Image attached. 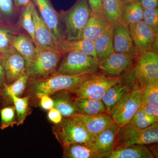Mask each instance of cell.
<instances>
[{
  "label": "cell",
  "instance_id": "obj_48",
  "mask_svg": "<svg viewBox=\"0 0 158 158\" xmlns=\"http://www.w3.org/2000/svg\"><path fill=\"white\" fill-rule=\"evenodd\" d=\"M149 158H156V157H155L153 156V157H150Z\"/></svg>",
  "mask_w": 158,
  "mask_h": 158
},
{
  "label": "cell",
  "instance_id": "obj_10",
  "mask_svg": "<svg viewBox=\"0 0 158 158\" xmlns=\"http://www.w3.org/2000/svg\"><path fill=\"white\" fill-rule=\"evenodd\" d=\"M158 142V122H157L146 128L126 133L117 138L114 149L125 145L146 146L157 144Z\"/></svg>",
  "mask_w": 158,
  "mask_h": 158
},
{
  "label": "cell",
  "instance_id": "obj_32",
  "mask_svg": "<svg viewBox=\"0 0 158 158\" xmlns=\"http://www.w3.org/2000/svg\"><path fill=\"white\" fill-rule=\"evenodd\" d=\"M17 34L13 27L5 23L0 24V55L4 56L13 48L12 41Z\"/></svg>",
  "mask_w": 158,
  "mask_h": 158
},
{
  "label": "cell",
  "instance_id": "obj_43",
  "mask_svg": "<svg viewBox=\"0 0 158 158\" xmlns=\"http://www.w3.org/2000/svg\"><path fill=\"white\" fill-rule=\"evenodd\" d=\"M7 84L6 73L3 65V57L0 55V90Z\"/></svg>",
  "mask_w": 158,
  "mask_h": 158
},
{
  "label": "cell",
  "instance_id": "obj_31",
  "mask_svg": "<svg viewBox=\"0 0 158 158\" xmlns=\"http://www.w3.org/2000/svg\"><path fill=\"white\" fill-rule=\"evenodd\" d=\"M31 96L19 97L14 95H9L6 98L11 100L14 104L17 118V126L22 125L27 116L29 115V100Z\"/></svg>",
  "mask_w": 158,
  "mask_h": 158
},
{
  "label": "cell",
  "instance_id": "obj_13",
  "mask_svg": "<svg viewBox=\"0 0 158 158\" xmlns=\"http://www.w3.org/2000/svg\"><path fill=\"white\" fill-rule=\"evenodd\" d=\"M134 56L114 52L99 62L98 69L108 76L119 77L131 65Z\"/></svg>",
  "mask_w": 158,
  "mask_h": 158
},
{
  "label": "cell",
  "instance_id": "obj_8",
  "mask_svg": "<svg viewBox=\"0 0 158 158\" xmlns=\"http://www.w3.org/2000/svg\"><path fill=\"white\" fill-rule=\"evenodd\" d=\"M135 71L140 88L158 82V53L150 51L140 56Z\"/></svg>",
  "mask_w": 158,
  "mask_h": 158
},
{
  "label": "cell",
  "instance_id": "obj_38",
  "mask_svg": "<svg viewBox=\"0 0 158 158\" xmlns=\"http://www.w3.org/2000/svg\"><path fill=\"white\" fill-rule=\"evenodd\" d=\"M92 14L95 17L105 19L103 14L102 0H88Z\"/></svg>",
  "mask_w": 158,
  "mask_h": 158
},
{
  "label": "cell",
  "instance_id": "obj_23",
  "mask_svg": "<svg viewBox=\"0 0 158 158\" xmlns=\"http://www.w3.org/2000/svg\"><path fill=\"white\" fill-rule=\"evenodd\" d=\"M158 122V117L148 116L139 109L126 124L119 128L116 139L126 133L143 129Z\"/></svg>",
  "mask_w": 158,
  "mask_h": 158
},
{
  "label": "cell",
  "instance_id": "obj_33",
  "mask_svg": "<svg viewBox=\"0 0 158 158\" xmlns=\"http://www.w3.org/2000/svg\"><path fill=\"white\" fill-rule=\"evenodd\" d=\"M29 79L27 75L24 73L11 84H6L1 92L6 98L11 95L20 97L24 92Z\"/></svg>",
  "mask_w": 158,
  "mask_h": 158
},
{
  "label": "cell",
  "instance_id": "obj_12",
  "mask_svg": "<svg viewBox=\"0 0 158 158\" xmlns=\"http://www.w3.org/2000/svg\"><path fill=\"white\" fill-rule=\"evenodd\" d=\"M33 17L37 48L40 49H53L59 51V43L40 17L35 7Z\"/></svg>",
  "mask_w": 158,
  "mask_h": 158
},
{
  "label": "cell",
  "instance_id": "obj_20",
  "mask_svg": "<svg viewBox=\"0 0 158 158\" xmlns=\"http://www.w3.org/2000/svg\"><path fill=\"white\" fill-rule=\"evenodd\" d=\"M113 24L108 23L102 34L94 40V49L98 62L114 52L113 44Z\"/></svg>",
  "mask_w": 158,
  "mask_h": 158
},
{
  "label": "cell",
  "instance_id": "obj_39",
  "mask_svg": "<svg viewBox=\"0 0 158 158\" xmlns=\"http://www.w3.org/2000/svg\"><path fill=\"white\" fill-rule=\"evenodd\" d=\"M38 98L40 99V106L43 110L49 111L54 108L53 100L50 95H43Z\"/></svg>",
  "mask_w": 158,
  "mask_h": 158
},
{
  "label": "cell",
  "instance_id": "obj_42",
  "mask_svg": "<svg viewBox=\"0 0 158 158\" xmlns=\"http://www.w3.org/2000/svg\"><path fill=\"white\" fill-rule=\"evenodd\" d=\"M139 2L144 9H155L158 7V0H139Z\"/></svg>",
  "mask_w": 158,
  "mask_h": 158
},
{
  "label": "cell",
  "instance_id": "obj_44",
  "mask_svg": "<svg viewBox=\"0 0 158 158\" xmlns=\"http://www.w3.org/2000/svg\"><path fill=\"white\" fill-rule=\"evenodd\" d=\"M14 2L15 6L20 11L32 2L31 0H14Z\"/></svg>",
  "mask_w": 158,
  "mask_h": 158
},
{
  "label": "cell",
  "instance_id": "obj_27",
  "mask_svg": "<svg viewBox=\"0 0 158 158\" xmlns=\"http://www.w3.org/2000/svg\"><path fill=\"white\" fill-rule=\"evenodd\" d=\"M108 24L105 19H101L92 15L83 29L80 39L94 41L102 34Z\"/></svg>",
  "mask_w": 158,
  "mask_h": 158
},
{
  "label": "cell",
  "instance_id": "obj_11",
  "mask_svg": "<svg viewBox=\"0 0 158 158\" xmlns=\"http://www.w3.org/2000/svg\"><path fill=\"white\" fill-rule=\"evenodd\" d=\"M130 34L135 45L136 54L139 56L152 51L153 46L157 39L158 34L143 21L129 26Z\"/></svg>",
  "mask_w": 158,
  "mask_h": 158
},
{
  "label": "cell",
  "instance_id": "obj_45",
  "mask_svg": "<svg viewBox=\"0 0 158 158\" xmlns=\"http://www.w3.org/2000/svg\"><path fill=\"white\" fill-rule=\"evenodd\" d=\"M121 1L123 5H127L131 3L135 2H136L139 1V0H121Z\"/></svg>",
  "mask_w": 158,
  "mask_h": 158
},
{
  "label": "cell",
  "instance_id": "obj_19",
  "mask_svg": "<svg viewBox=\"0 0 158 158\" xmlns=\"http://www.w3.org/2000/svg\"><path fill=\"white\" fill-rule=\"evenodd\" d=\"M153 156L149 148L145 145H125L116 148L100 158H149Z\"/></svg>",
  "mask_w": 158,
  "mask_h": 158
},
{
  "label": "cell",
  "instance_id": "obj_7",
  "mask_svg": "<svg viewBox=\"0 0 158 158\" xmlns=\"http://www.w3.org/2000/svg\"><path fill=\"white\" fill-rule=\"evenodd\" d=\"M141 105V89L136 84L111 112L110 115L113 123L121 127L131 119Z\"/></svg>",
  "mask_w": 158,
  "mask_h": 158
},
{
  "label": "cell",
  "instance_id": "obj_2",
  "mask_svg": "<svg viewBox=\"0 0 158 158\" xmlns=\"http://www.w3.org/2000/svg\"><path fill=\"white\" fill-rule=\"evenodd\" d=\"M59 14L65 24V39L69 40L80 39L92 15L88 0H77L70 9Z\"/></svg>",
  "mask_w": 158,
  "mask_h": 158
},
{
  "label": "cell",
  "instance_id": "obj_46",
  "mask_svg": "<svg viewBox=\"0 0 158 158\" xmlns=\"http://www.w3.org/2000/svg\"><path fill=\"white\" fill-rule=\"evenodd\" d=\"M6 98L3 96L0 90V103L4 102L6 101Z\"/></svg>",
  "mask_w": 158,
  "mask_h": 158
},
{
  "label": "cell",
  "instance_id": "obj_9",
  "mask_svg": "<svg viewBox=\"0 0 158 158\" xmlns=\"http://www.w3.org/2000/svg\"><path fill=\"white\" fill-rule=\"evenodd\" d=\"M38 13L59 44L65 40L62 20L50 0H31Z\"/></svg>",
  "mask_w": 158,
  "mask_h": 158
},
{
  "label": "cell",
  "instance_id": "obj_40",
  "mask_svg": "<svg viewBox=\"0 0 158 158\" xmlns=\"http://www.w3.org/2000/svg\"><path fill=\"white\" fill-rule=\"evenodd\" d=\"M140 110L148 116L158 117V106L142 104Z\"/></svg>",
  "mask_w": 158,
  "mask_h": 158
},
{
  "label": "cell",
  "instance_id": "obj_1",
  "mask_svg": "<svg viewBox=\"0 0 158 158\" xmlns=\"http://www.w3.org/2000/svg\"><path fill=\"white\" fill-rule=\"evenodd\" d=\"M92 75H66L54 73L44 78L33 80L30 83L31 93L38 98L61 90H71Z\"/></svg>",
  "mask_w": 158,
  "mask_h": 158
},
{
  "label": "cell",
  "instance_id": "obj_30",
  "mask_svg": "<svg viewBox=\"0 0 158 158\" xmlns=\"http://www.w3.org/2000/svg\"><path fill=\"white\" fill-rule=\"evenodd\" d=\"M35 8L33 3L22 9L20 11L19 23L22 28L27 32L28 36L31 37L36 45V40L35 37V29L33 13Z\"/></svg>",
  "mask_w": 158,
  "mask_h": 158
},
{
  "label": "cell",
  "instance_id": "obj_41",
  "mask_svg": "<svg viewBox=\"0 0 158 158\" xmlns=\"http://www.w3.org/2000/svg\"><path fill=\"white\" fill-rule=\"evenodd\" d=\"M48 117L49 120L54 123V125L60 123L63 118L61 113L55 108H53L49 110L48 113Z\"/></svg>",
  "mask_w": 158,
  "mask_h": 158
},
{
  "label": "cell",
  "instance_id": "obj_36",
  "mask_svg": "<svg viewBox=\"0 0 158 158\" xmlns=\"http://www.w3.org/2000/svg\"><path fill=\"white\" fill-rule=\"evenodd\" d=\"M0 128L4 130L17 123L16 112L14 106H9L0 109Z\"/></svg>",
  "mask_w": 158,
  "mask_h": 158
},
{
  "label": "cell",
  "instance_id": "obj_34",
  "mask_svg": "<svg viewBox=\"0 0 158 158\" xmlns=\"http://www.w3.org/2000/svg\"><path fill=\"white\" fill-rule=\"evenodd\" d=\"M20 11L14 0H0V18L4 22L8 23L13 21Z\"/></svg>",
  "mask_w": 158,
  "mask_h": 158
},
{
  "label": "cell",
  "instance_id": "obj_47",
  "mask_svg": "<svg viewBox=\"0 0 158 158\" xmlns=\"http://www.w3.org/2000/svg\"><path fill=\"white\" fill-rule=\"evenodd\" d=\"M5 22H4V21H3L2 20V19H1V18H0V24H3V23H5Z\"/></svg>",
  "mask_w": 158,
  "mask_h": 158
},
{
  "label": "cell",
  "instance_id": "obj_29",
  "mask_svg": "<svg viewBox=\"0 0 158 158\" xmlns=\"http://www.w3.org/2000/svg\"><path fill=\"white\" fill-rule=\"evenodd\" d=\"M103 14L105 21L109 23L121 21L123 3L121 0H102Z\"/></svg>",
  "mask_w": 158,
  "mask_h": 158
},
{
  "label": "cell",
  "instance_id": "obj_17",
  "mask_svg": "<svg viewBox=\"0 0 158 158\" xmlns=\"http://www.w3.org/2000/svg\"><path fill=\"white\" fill-rule=\"evenodd\" d=\"M119 127L113 122L97 136L92 144L95 146L99 158L107 154L114 149Z\"/></svg>",
  "mask_w": 158,
  "mask_h": 158
},
{
  "label": "cell",
  "instance_id": "obj_18",
  "mask_svg": "<svg viewBox=\"0 0 158 158\" xmlns=\"http://www.w3.org/2000/svg\"><path fill=\"white\" fill-rule=\"evenodd\" d=\"M53 100L54 108L59 111L63 118H69L77 114L74 105L75 98L69 90L58 91L50 95Z\"/></svg>",
  "mask_w": 158,
  "mask_h": 158
},
{
  "label": "cell",
  "instance_id": "obj_28",
  "mask_svg": "<svg viewBox=\"0 0 158 158\" xmlns=\"http://www.w3.org/2000/svg\"><path fill=\"white\" fill-rule=\"evenodd\" d=\"M144 11L139 1L123 5L121 21L128 26L140 22L143 20Z\"/></svg>",
  "mask_w": 158,
  "mask_h": 158
},
{
  "label": "cell",
  "instance_id": "obj_14",
  "mask_svg": "<svg viewBox=\"0 0 158 158\" xmlns=\"http://www.w3.org/2000/svg\"><path fill=\"white\" fill-rule=\"evenodd\" d=\"M113 44L115 52L134 57L136 55L129 26L122 21L113 24Z\"/></svg>",
  "mask_w": 158,
  "mask_h": 158
},
{
  "label": "cell",
  "instance_id": "obj_37",
  "mask_svg": "<svg viewBox=\"0 0 158 158\" xmlns=\"http://www.w3.org/2000/svg\"><path fill=\"white\" fill-rule=\"evenodd\" d=\"M143 21L151 28L156 34L158 33V9H144Z\"/></svg>",
  "mask_w": 158,
  "mask_h": 158
},
{
  "label": "cell",
  "instance_id": "obj_16",
  "mask_svg": "<svg viewBox=\"0 0 158 158\" xmlns=\"http://www.w3.org/2000/svg\"><path fill=\"white\" fill-rule=\"evenodd\" d=\"M74 117L81 122L93 138V141L102 131L113 122L111 116L108 113L90 116L77 114Z\"/></svg>",
  "mask_w": 158,
  "mask_h": 158
},
{
  "label": "cell",
  "instance_id": "obj_6",
  "mask_svg": "<svg viewBox=\"0 0 158 158\" xmlns=\"http://www.w3.org/2000/svg\"><path fill=\"white\" fill-rule=\"evenodd\" d=\"M99 62L93 57L72 52L65 54L56 73L66 75L93 74L98 69Z\"/></svg>",
  "mask_w": 158,
  "mask_h": 158
},
{
  "label": "cell",
  "instance_id": "obj_4",
  "mask_svg": "<svg viewBox=\"0 0 158 158\" xmlns=\"http://www.w3.org/2000/svg\"><path fill=\"white\" fill-rule=\"evenodd\" d=\"M52 131L62 148L71 144L92 143L93 138L76 117L63 118Z\"/></svg>",
  "mask_w": 158,
  "mask_h": 158
},
{
  "label": "cell",
  "instance_id": "obj_24",
  "mask_svg": "<svg viewBox=\"0 0 158 158\" xmlns=\"http://www.w3.org/2000/svg\"><path fill=\"white\" fill-rule=\"evenodd\" d=\"M62 148V158H99V155L92 143L71 144Z\"/></svg>",
  "mask_w": 158,
  "mask_h": 158
},
{
  "label": "cell",
  "instance_id": "obj_26",
  "mask_svg": "<svg viewBox=\"0 0 158 158\" xmlns=\"http://www.w3.org/2000/svg\"><path fill=\"white\" fill-rule=\"evenodd\" d=\"M74 105L77 114L96 115L107 113L102 100L75 98Z\"/></svg>",
  "mask_w": 158,
  "mask_h": 158
},
{
  "label": "cell",
  "instance_id": "obj_25",
  "mask_svg": "<svg viewBox=\"0 0 158 158\" xmlns=\"http://www.w3.org/2000/svg\"><path fill=\"white\" fill-rule=\"evenodd\" d=\"M12 47L24 58L25 63L33 60L37 55V47L28 35L16 34L12 41Z\"/></svg>",
  "mask_w": 158,
  "mask_h": 158
},
{
  "label": "cell",
  "instance_id": "obj_15",
  "mask_svg": "<svg viewBox=\"0 0 158 158\" xmlns=\"http://www.w3.org/2000/svg\"><path fill=\"white\" fill-rule=\"evenodd\" d=\"M2 57L7 84H11L25 73V60L14 48Z\"/></svg>",
  "mask_w": 158,
  "mask_h": 158
},
{
  "label": "cell",
  "instance_id": "obj_21",
  "mask_svg": "<svg viewBox=\"0 0 158 158\" xmlns=\"http://www.w3.org/2000/svg\"><path fill=\"white\" fill-rule=\"evenodd\" d=\"M59 51L62 54L76 52L90 56L97 60L93 40L85 39L65 40L59 44Z\"/></svg>",
  "mask_w": 158,
  "mask_h": 158
},
{
  "label": "cell",
  "instance_id": "obj_3",
  "mask_svg": "<svg viewBox=\"0 0 158 158\" xmlns=\"http://www.w3.org/2000/svg\"><path fill=\"white\" fill-rule=\"evenodd\" d=\"M62 55L57 50L37 48L35 58L26 63L25 73L32 80L50 76L56 73Z\"/></svg>",
  "mask_w": 158,
  "mask_h": 158
},
{
  "label": "cell",
  "instance_id": "obj_5",
  "mask_svg": "<svg viewBox=\"0 0 158 158\" xmlns=\"http://www.w3.org/2000/svg\"><path fill=\"white\" fill-rule=\"evenodd\" d=\"M121 81L119 77L94 73L70 91L75 98L102 100L109 88Z\"/></svg>",
  "mask_w": 158,
  "mask_h": 158
},
{
  "label": "cell",
  "instance_id": "obj_22",
  "mask_svg": "<svg viewBox=\"0 0 158 158\" xmlns=\"http://www.w3.org/2000/svg\"><path fill=\"white\" fill-rule=\"evenodd\" d=\"M131 90L127 85L122 83L121 81L109 88L102 99L106 113L110 115L113 109Z\"/></svg>",
  "mask_w": 158,
  "mask_h": 158
},
{
  "label": "cell",
  "instance_id": "obj_35",
  "mask_svg": "<svg viewBox=\"0 0 158 158\" xmlns=\"http://www.w3.org/2000/svg\"><path fill=\"white\" fill-rule=\"evenodd\" d=\"M142 104L158 106V82L140 88Z\"/></svg>",
  "mask_w": 158,
  "mask_h": 158
}]
</instances>
